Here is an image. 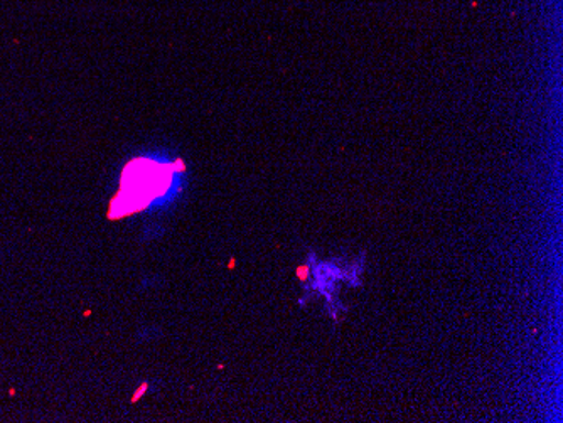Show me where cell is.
<instances>
[{"label":"cell","mask_w":563,"mask_h":423,"mask_svg":"<svg viewBox=\"0 0 563 423\" xmlns=\"http://www.w3.org/2000/svg\"><path fill=\"white\" fill-rule=\"evenodd\" d=\"M183 160L161 151L141 154L126 163L113 199L112 216L154 214L166 211L185 191Z\"/></svg>","instance_id":"cell-1"}]
</instances>
